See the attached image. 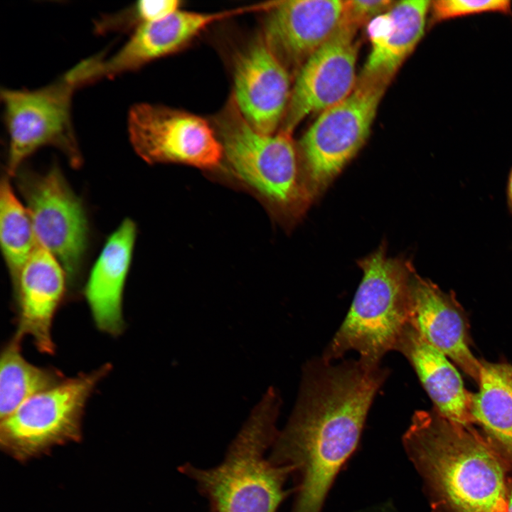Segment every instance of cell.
Listing matches in <instances>:
<instances>
[{
    "label": "cell",
    "instance_id": "6",
    "mask_svg": "<svg viewBox=\"0 0 512 512\" xmlns=\"http://www.w3.org/2000/svg\"><path fill=\"white\" fill-rule=\"evenodd\" d=\"M111 365L66 378L58 385L22 403L1 420V449L18 461L25 462L55 447L78 442L86 404Z\"/></svg>",
    "mask_w": 512,
    "mask_h": 512
},
{
    "label": "cell",
    "instance_id": "22",
    "mask_svg": "<svg viewBox=\"0 0 512 512\" xmlns=\"http://www.w3.org/2000/svg\"><path fill=\"white\" fill-rule=\"evenodd\" d=\"M0 241L13 286L38 245L28 212L17 198L8 176L0 186Z\"/></svg>",
    "mask_w": 512,
    "mask_h": 512
},
{
    "label": "cell",
    "instance_id": "4",
    "mask_svg": "<svg viewBox=\"0 0 512 512\" xmlns=\"http://www.w3.org/2000/svg\"><path fill=\"white\" fill-rule=\"evenodd\" d=\"M363 276L341 326L326 348L327 362L349 351L370 365H379L395 350L409 324L410 287L415 272L405 260L390 257L385 245L360 260Z\"/></svg>",
    "mask_w": 512,
    "mask_h": 512
},
{
    "label": "cell",
    "instance_id": "19",
    "mask_svg": "<svg viewBox=\"0 0 512 512\" xmlns=\"http://www.w3.org/2000/svg\"><path fill=\"white\" fill-rule=\"evenodd\" d=\"M395 351L408 360L434 407L442 415L464 425L474 423L471 412L472 393L464 388L459 372L448 358L430 344L410 322Z\"/></svg>",
    "mask_w": 512,
    "mask_h": 512
},
{
    "label": "cell",
    "instance_id": "3",
    "mask_svg": "<svg viewBox=\"0 0 512 512\" xmlns=\"http://www.w3.org/2000/svg\"><path fill=\"white\" fill-rule=\"evenodd\" d=\"M280 405L279 393L270 388L223 462L205 469L189 464L179 468L208 499L212 512H277L287 496L284 485L292 467L267 455L279 433L276 422Z\"/></svg>",
    "mask_w": 512,
    "mask_h": 512
},
{
    "label": "cell",
    "instance_id": "8",
    "mask_svg": "<svg viewBox=\"0 0 512 512\" xmlns=\"http://www.w3.org/2000/svg\"><path fill=\"white\" fill-rule=\"evenodd\" d=\"M386 86L359 78L353 92L319 113L303 135L300 156L311 199L327 186L366 141Z\"/></svg>",
    "mask_w": 512,
    "mask_h": 512
},
{
    "label": "cell",
    "instance_id": "17",
    "mask_svg": "<svg viewBox=\"0 0 512 512\" xmlns=\"http://www.w3.org/2000/svg\"><path fill=\"white\" fill-rule=\"evenodd\" d=\"M431 3L400 1L368 23L371 48L359 78L388 85L423 36Z\"/></svg>",
    "mask_w": 512,
    "mask_h": 512
},
{
    "label": "cell",
    "instance_id": "13",
    "mask_svg": "<svg viewBox=\"0 0 512 512\" xmlns=\"http://www.w3.org/2000/svg\"><path fill=\"white\" fill-rule=\"evenodd\" d=\"M345 1H276L267 10L262 36L288 70L297 71L340 26Z\"/></svg>",
    "mask_w": 512,
    "mask_h": 512
},
{
    "label": "cell",
    "instance_id": "24",
    "mask_svg": "<svg viewBox=\"0 0 512 512\" xmlns=\"http://www.w3.org/2000/svg\"><path fill=\"white\" fill-rule=\"evenodd\" d=\"M148 1L142 0L119 11L104 14L94 23L97 34L110 32L134 31L144 23L150 22Z\"/></svg>",
    "mask_w": 512,
    "mask_h": 512
},
{
    "label": "cell",
    "instance_id": "26",
    "mask_svg": "<svg viewBox=\"0 0 512 512\" xmlns=\"http://www.w3.org/2000/svg\"><path fill=\"white\" fill-rule=\"evenodd\" d=\"M507 203L508 208L512 213V169L509 174L507 183Z\"/></svg>",
    "mask_w": 512,
    "mask_h": 512
},
{
    "label": "cell",
    "instance_id": "21",
    "mask_svg": "<svg viewBox=\"0 0 512 512\" xmlns=\"http://www.w3.org/2000/svg\"><path fill=\"white\" fill-rule=\"evenodd\" d=\"M21 338L14 335L1 353V420L31 397L66 379L57 369L40 367L29 363L21 353Z\"/></svg>",
    "mask_w": 512,
    "mask_h": 512
},
{
    "label": "cell",
    "instance_id": "9",
    "mask_svg": "<svg viewBox=\"0 0 512 512\" xmlns=\"http://www.w3.org/2000/svg\"><path fill=\"white\" fill-rule=\"evenodd\" d=\"M18 184L38 244L74 278L88 241L87 217L80 199L56 166L45 174L21 173Z\"/></svg>",
    "mask_w": 512,
    "mask_h": 512
},
{
    "label": "cell",
    "instance_id": "23",
    "mask_svg": "<svg viewBox=\"0 0 512 512\" xmlns=\"http://www.w3.org/2000/svg\"><path fill=\"white\" fill-rule=\"evenodd\" d=\"M434 22L484 12L510 13L508 0H439L431 3Z\"/></svg>",
    "mask_w": 512,
    "mask_h": 512
},
{
    "label": "cell",
    "instance_id": "14",
    "mask_svg": "<svg viewBox=\"0 0 512 512\" xmlns=\"http://www.w3.org/2000/svg\"><path fill=\"white\" fill-rule=\"evenodd\" d=\"M409 322L430 344L478 382L481 361L470 350L462 306L454 295L415 272L410 287Z\"/></svg>",
    "mask_w": 512,
    "mask_h": 512
},
{
    "label": "cell",
    "instance_id": "18",
    "mask_svg": "<svg viewBox=\"0 0 512 512\" xmlns=\"http://www.w3.org/2000/svg\"><path fill=\"white\" fill-rule=\"evenodd\" d=\"M136 238V225L125 219L109 237L85 287V297L97 329L111 336L124 329L123 292Z\"/></svg>",
    "mask_w": 512,
    "mask_h": 512
},
{
    "label": "cell",
    "instance_id": "7",
    "mask_svg": "<svg viewBox=\"0 0 512 512\" xmlns=\"http://www.w3.org/2000/svg\"><path fill=\"white\" fill-rule=\"evenodd\" d=\"M79 87L70 70L58 80L38 89L1 90L9 136V176L16 175L26 159L44 146L60 149L73 167L81 164V154L71 119L72 97Z\"/></svg>",
    "mask_w": 512,
    "mask_h": 512
},
{
    "label": "cell",
    "instance_id": "1",
    "mask_svg": "<svg viewBox=\"0 0 512 512\" xmlns=\"http://www.w3.org/2000/svg\"><path fill=\"white\" fill-rule=\"evenodd\" d=\"M388 375L380 364L360 359L333 365L321 357L305 366L295 407L270 454L293 468L297 495L292 512H321Z\"/></svg>",
    "mask_w": 512,
    "mask_h": 512
},
{
    "label": "cell",
    "instance_id": "25",
    "mask_svg": "<svg viewBox=\"0 0 512 512\" xmlns=\"http://www.w3.org/2000/svg\"><path fill=\"white\" fill-rule=\"evenodd\" d=\"M393 4L388 0L345 1L343 19L359 28L385 11Z\"/></svg>",
    "mask_w": 512,
    "mask_h": 512
},
{
    "label": "cell",
    "instance_id": "5",
    "mask_svg": "<svg viewBox=\"0 0 512 512\" xmlns=\"http://www.w3.org/2000/svg\"><path fill=\"white\" fill-rule=\"evenodd\" d=\"M215 124L223 156L237 176L284 213L297 215L304 210L311 198L291 134L258 132L233 97Z\"/></svg>",
    "mask_w": 512,
    "mask_h": 512
},
{
    "label": "cell",
    "instance_id": "2",
    "mask_svg": "<svg viewBox=\"0 0 512 512\" xmlns=\"http://www.w3.org/2000/svg\"><path fill=\"white\" fill-rule=\"evenodd\" d=\"M402 443L434 512H507L511 469L472 425L417 410Z\"/></svg>",
    "mask_w": 512,
    "mask_h": 512
},
{
    "label": "cell",
    "instance_id": "12",
    "mask_svg": "<svg viewBox=\"0 0 512 512\" xmlns=\"http://www.w3.org/2000/svg\"><path fill=\"white\" fill-rule=\"evenodd\" d=\"M233 99L245 120L272 134L284 117L291 89L289 71L261 36L237 55Z\"/></svg>",
    "mask_w": 512,
    "mask_h": 512
},
{
    "label": "cell",
    "instance_id": "11",
    "mask_svg": "<svg viewBox=\"0 0 512 512\" xmlns=\"http://www.w3.org/2000/svg\"><path fill=\"white\" fill-rule=\"evenodd\" d=\"M358 27L342 19L333 35L298 70L281 131L291 134L306 117L346 99L357 84Z\"/></svg>",
    "mask_w": 512,
    "mask_h": 512
},
{
    "label": "cell",
    "instance_id": "10",
    "mask_svg": "<svg viewBox=\"0 0 512 512\" xmlns=\"http://www.w3.org/2000/svg\"><path fill=\"white\" fill-rule=\"evenodd\" d=\"M127 128L134 151L150 164L174 162L210 169L223 156L213 127L185 111L137 103L129 110Z\"/></svg>",
    "mask_w": 512,
    "mask_h": 512
},
{
    "label": "cell",
    "instance_id": "20",
    "mask_svg": "<svg viewBox=\"0 0 512 512\" xmlns=\"http://www.w3.org/2000/svg\"><path fill=\"white\" fill-rule=\"evenodd\" d=\"M478 383L471 398L474 422L512 469V366L481 361Z\"/></svg>",
    "mask_w": 512,
    "mask_h": 512
},
{
    "label": "cell",
    "instance_id": "16",
    "mask_svg": "<svg viewBox=\"0 0 512 512\" xmlns=\"http://www.w3.org/2000/svg\"><path fill=\"white\" fill-rule=\"evenodd\" d=\"M66 277L60 262L38 244L14 287L18 305L15 335L30 337L41 353L55 351L53 321L65 294Z\"/></svg>",
    "mask_w": 512,
    "mask_h": 512
},
{
    "label": "cell",
    "instance_id": "27",
    "mask_svg": "<svg viewBox=\"0 0 512 512\" xmlns=\"http://www.w3.org/2000/svg\"><path fill=\"white\" fill-rule=\"evenodd\" d=\"M507 512H512V479H509L508 489Z\"/></svg>",
    "mask_w": 512,
    "mask_h": 512
},
{
    "label": "cell",
    "instance_id": "15",
    "mask_svg": "<svg viewBox=\"0 0 512 512\" xmlns=\"http://www.w3.org/2000/svg\"><path fill=\"white\" fill-rule=\"evenodd\" d=\"M244 11L201 13L179 9L164 18L144 23L114 55L108 58L101 55L98 57L93 67L92 81L136 70L175 53L212 23Z\"/></svg>",
    "mask_w": 512,
    "mask_h": 512
}]
</instances>
